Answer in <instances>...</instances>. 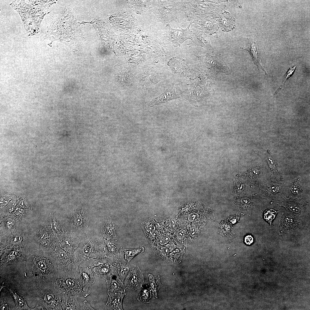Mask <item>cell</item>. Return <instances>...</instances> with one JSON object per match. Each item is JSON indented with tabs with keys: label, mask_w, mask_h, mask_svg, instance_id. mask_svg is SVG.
<instances>
[{
	"label": "cell",
	"mask_w": 310,
	"mask_h": 310,
	"mask_svg": "<svg viewBox=\"0 0 310 310\" xmlns=\"http://www.w3.org/2000/svg\"><path fill=\"white\" fill-rule=\"evenodd\" d=\"M50 1L19 0L10 5L21 17L23 25L29 36L38 33L40 23L46 13L44 11L50 6Z\"/></svg>",
	"instance_id": "cell-1"
},
{
	"label": "cell",
	"mask_w": 310,
	"mask_h": 310,
	"mask_svg": "<svg viewBox=\"0 0 310 310\" xmlns=\"http://www.w3.org/2000/svg\"><path fill=\"white\" fill-rule=\"evenodd\" d=\"M104 243L96 237H88L82 240L74 252L75 257L80 264L89 259L106 257L104 251Z\"/></svg>",
	"instance_id": "cell-2"
},
{
	"label": "cell",
	"mask_w": 310,
	"mask_h": 310,
	"mask_svg": "<svg viewBox=\"0 0 310 310\" xmlns=\"http://www.w3.org/2000/svg\"><path fill=\"white\" fill-rule=\"evenodd\" d=\"M55 286L62 299L81 296L86 297L90 294L89 292L84 291L76 274L74 277H61L57 279L55 281Z\"/></svg>",
	"instance_id": "cell-3"
},
{
	"label": "cell",
	"mask_w": 310,
	"mask_h": 310,
	"mask_svg": "<svg viewBox=\"0 0 310 310\" xmlns=\"http://www.w3.org/2000/svg\"><path fill=\"white\" fill-rule=\"evenodd\" d=\"M67 222L70 232L78 235L86 233L89 220L85 205H80L71 213L67 218Z\"/></svg>",
	"instance_id": "cell-4"
},
{
	"label": "cell",
	"mask_w": 310,
	"mask_h": 310,
	"mask_svg": "<svg viewBox=\"0 0 310 310\" xmlns=\"http://www.w3.org/2000/svg\"><path fill=\"white\" fill-rule=\"evenodd\" d=\"M195 56L203 65L214 73L222 72L228 74L229 68L223 60L221 54L213 56L207 53L205 55Z\"/></svg>",
	"instance_id": "cell-5"
},
{
	"label": "cell",
	"mask_w": 310,
	"mask_h": 310,
	"mask_svg": "<svg viewBox=\"0 0 310 310\" xmlns=\"http://www.w3.org/2000/svg\"><path fill=\"white\" fill-rule=\"evenodd\" d=\"M53 265L49 259L40 256L32 258L30 269L33 276L41 278L48 276L53 272Z\"/></svg>",
	"instance_id": "cell-6"
},
{
	"label": "cell",
	"mask_w": 310,
	"mask_h": 310,
	"mask_svg": "<svg viewBox=\"0 0 310 310\" xmlns=\"http://www.w3.org/2000/svg\"><path fill=\"white\" fill-rule=\"evenodd\" d=\"M190 24L185 29L179 26L178 29L172 28L168 24L165 26L166 38L175 47H179L184 42L188 39H191L192 33L190 28Z\"/></svg>",
	"instance_id": "cell-7"
},
{
	"label": "cell",
	"mask_w": 310,
	"mask_h": 310,
	"mask_svg": "<svg viewBox=\"0 0 310 310\" xmlns=\"http://www.w3.org/2000/svg\"><path fill=\"white\" fill-rule=\"evenodd\" d=\"M271 203L284 207L288 212L299 218L302 216L308 204L306 202L301 199L285 197L279 201L273 200Z\"/></svg>",
	"instance_id": "cell-8"
},
{
	"label": "cell",
	"mask_w": 310,
	"mask_h": 310,
	"mask_svg": "<svg viewBox=\"0 0 310 310\" xmlns=\"http://www.w3.org/2000/svg\"><path fill=\"white\" fill-rule=\"evenodd\" d=\"M192 30L191 42L187 45L189 47L199 46L203 47L209 53H212L214 49L209 40L210 34L197 26L195 25Z\"/></svg>",
	"instance_id": "cell-9"
},
{
	"label": "cell",
	"mask_w": 310,
	"mask_h": 310,
	"mask_svg": "<svg viewBox=\"0 0 310 310\" xmlns=\"http://www.w3.org/2000/svg\"><path fill=\"white\" fill-rule=\"evenodd\" d=\"M299 218L288 212H283L280 217L278 226L279 234L282 235L297 230L300 225Z\"/></svg>",
	"instance_id": "cell-10"
},
{
	"label": "cell",
	"mask_w": 310,
	"mask_h": 310,
	"mask_svg": "<svg viewBox=\"0 0 310 310\" xmlns=\"http://www.w3.org/2000/svg\"><path fill=\"white\" fill-rule=\"evenodd\" d=\"M259 187V195L263 198L268 199L274 197H286L287 187L283 183H268L261 185Z\"/></svg>",
	"instance_id": "cell-11"
},
{
	"label": "cell",
	"mask_w": 310,
	"mask_h": 310,
	"mask_svg": "<svg viewBox=\"0 0 310 310\" xmlns=\"http://www.w3.org/2000/svg\"><path fill=\"white\" fill-rule=\"evenodd\" d=\"M144 282L142 273L138 267L130 271L126 276L124 281L126 288L136 290L142 287Z\"/></svg>",
	"instance_id": "cell-12"
},
{
	"label": "cell",
	"mask_w": 310,
	"mask_h": 310,
	"mask_svg": "<svg viewBox=\"0 0 310 310\" xmlns=\"http://www.w3.org/2000/svg\"><path fill=\"white\" fill-rule=\"evenodd\" d=\"M76 274L84 291L89 292V288L95 282L91 269L86 267H80Z\"/></svg>",
	"instance_id": "cell-13"
},
{
	"label": "cell",
	"mask_w": 310,
	"mask_h": 310,
	"mask_svg": "<svg viewBox=\"0 0 310 310\" xmlns=\"http://www.w3.org/2000/svg\"><path fill=\"white\" fill-rule=\"evenodd\" d=\"M286 186L288 190L290 197L301 199L303 195V190L300 176H298L289 181Z\"/></svg>",
	"instance_id": "cell-14"
},
{
	"label": "cell",
	"mask_w": 310,
	"mask_h": 310,
	"mask_svg": "<svg viewBox=\"0 0 310 310\" xmlns=\"http://www.w3.org/2000/svg\"><path fill=\"white\" fill-rule=\"evenodd\" d=\"M179 98L176 88L171 87L167 89L160 95L153 98L149 102V105L150 107H152Z\"/></svg>",
	"instance_id": "cell-15"
},
{
	"label": "cell",
	"mask_w": 310,
	"mask_h": 310,
	"mask_svg": "<svg viewBox=\"0 0 310 310\" xmlns=\"http://www.w3.org/2000/svg\"><path fill=\"white\" fill-rule=\"evenodd\" d=\"M248 42L245 46H242L240 49L247 51L251 56L253 63L257 67L258 70L261 69L267 74L266 71L260 64L259 58L256 42L251 38H247Z\"/></svg>",
	"instance_id": "cell-16"
},
{
	"label": "cell",
	"mask_w": 310,
	"mask_h": 310,
	"mask_svg": "<svg viewBox=\"0 0 310 310\" xmlns=\"http://www.w3.org/2000/svg\"><path fill=\"white\" fill-rule=\"evenodd\" d=\"M108 294L111 296L117 293H123L125 291V288L121 280L117 277H114L113 274L106 280Z\"/></svg>",
	"instance_id": "cell-17"
},
{
	"label": "cell",
	"mask_w": 310,
	"mask_h": 310,
	"mask_svg": "<svg viewBox=\"0 0 310 310\" xmlns=\"http://www.w3.org/2000/svg\"><path fill=\"white\" fill-rule=\"evenodd\" d=\"M267 162L272 180L275 183H283V178L282 172L277 163L271 157L268 159Z\"/></svg>",
	"instance_id": "cell-18"
},
{
	"label": "cell",
	"mask_w": 310,
	"mask_h": 310,
	"mask_svg": "<svg viewBox=\"0 0 310 310\" xmlns=\"http://www.w3.org/2000/svg\"><path fill=\"white\" fill-rule=\"evenodd\" d=\"M117 226L109 217H107L101 231L103 237L107 240L116 241L117 239L115 231Z\"/></svg>",
	"instance_id": "cell-19"
},
{
	"label": "cell",
	"mask_w": 310,
	"mask_h": 310,
	"mask_svg": "<svg viewBox=\"0 0 310 310\" xmlns=\"http://www.w3.org/2000/svg\"><path fill=\"white\" fill-rule=\"evenodd\" d=\"M125 294V293H117L111 296H109L106 305L114 310H123L122 301Z\"/></svg>",
	"instance_id": "cell-20"
},
{
	"label": "cell",
	"mask_w": 310,
	"mask_h": 310,
	"mask_svg": "<svg viewBox=\"0 0 310 310\" xmlns=\"http://www.w3.org/2000/svg\"><path fill=\"white\" fill-rule=\"evenodd\" d=\"M77 297H71L63 299V305L64 309L80 310Z\"/></svg>",
	"instance_id": "cell-21"
},
{
	"label": "cell",
	"mask_w": 310,
	"mask_h": 310,
	"mask_svg": "<svg viewBox=\"0 0 310 310\" xmlns=\"http://www.w3.org/2000/svg\"><path fill=\"white\" fill-rule=\"evenodd\" d=\"M148 285L151 291H152L153 295L157 298L158 292L161 287V284L160 282L159 276H153L152 274H148Z\"/></svg>",
	"instance_id": "cell-22"
},
{
	"label": "cell",
	"mask_w": 310,
	"mask_h": 310,
	"mask_svg": "<svg viewBox=\"0 0 310 310\" xmlns=\"http://www.w3.org/2000/svg\"><path fill=\"white\" fill-rule=\"evenodd\" d=\"M110 265V268L111 274L113 275H115L117 278L123 281L129 271V268L124 265L118 267V268L112 265Z\"/></svg>",
	"instance_id": "cell-23"
},
{
	"label": "cell",
	"mask_w": 310,
	"mask_h": 310,
	"mask_svg": "<svg viewBox=\"0 0 310 310\" xmlns=\"http://www.w3.org/2000/svg\"><path fill=\"white\" fill-rule=\"evenodd\" d=\"M109 264L94 268L93 270L96 275L102 277L106 280L108 279L112 274L111 272Z\"/></svg>",
	"instance_id": "cell-24"
},
{
	"label": "cell",
	"mask_w": 310,
	"mask_h": 310,
	"mask_svg": "<svg viewBox=\"0 0 310 310\" xmlns=\"http://www.w3.org/2000/svg\"><path fill=\"white\" fill-rule=\"evenodd\" d=\"M232 18L230 15H226V14L222 15L219 19V22L220 26L223 28L225 29L226 30L232 29L230 26L233 28L234 26L233 23H235V20L232 19Z\"/></svg>",
	"instance_id": "cell-25"
},
{
	"label": "cell",
	"mask_w": 310,
	"mask_h": 310,
	"mask_svg": "<svg viewBox=\"0 0 310 310\" xmlns=\"http://www.w3.org/2000/svg\"><path fill=\"white\" fill-rule=\"evenodd\" d=\"M144 250V248L142 247H141L137 249H124V251L125 254V259L129 262L138 253L143 252Z\"/></svg>",
	"instance_id": "cell-26"
},
{
	"label": "cell",
	"mask_w": 310,
	"mask_h": 310,
	"mask_svg": "<svg viewBox=\"0 0 310 310\" xmlns=\"http://www.w3.org/2000/svg\"><path fill=\"white\" fill-rule=\"evenodd\" d=\"M151 294L150 291L145 287H143L142 290L137 298L138 301L145 303L149 302Z\"/></svg>",
	"instance_id": "cell-27"
},
{
	"label": "cell",
	"mask_w": 310,
	"mask_h": 310,
	"mask_svg": "<svg viewBox=\"0 0 310 310\" xmlns=\"http://www.w3.org/2000/svg\"><path fill=\"white\" fill-rule=\"evenodd\" d=\"M278 211L272 209L266 210L264 213V218L266 221L271 225L272 221L274 219Z\"/></svg>",
	"instance_id": "cell-28"
},
{
	"label": "cell",
	"mask_w": 310,
	"mask_h": 310,
	"mask_svg": "<svg viewBox=\"0 0 310 310\" xmlns=\"http://www.w3.org/2000/svg\"><path fill=\"white\" fill-rule=\"evenodd\" d=\"M297 67V65L294 66L293 67H290V68L288 70L287 72L285 74L283 77L282 82V84L278 88V89L276 92L274 94V95H275L280 90L281 88L283 85L284 83L286 82L287 80L293 73L294 72L296 69Z\"/></svg>",
	"instance_id": "cell-29"
},
{
	"label": "cell",
	"mask_w": 310,
	"mask_h": 310,
	"mask_svg": "<svg viewBox=\"0 0 310 310\" xmlns=\"http://www.w3.org/2000/svg\"><path fill=\"white\" fill-rule=\"evenodd\" d=\"M259 173V169L258 168H254L251 169L249 171V174L251 178H253L257 177Z\"/></svg>",
	"instance_id": "cell-30"
},
{
	"label": "cell",
	"mask_w": 310,
	"mask_h": 310,
	"mask_svg": "<svg viewBox=\"0 0 310 310\" xmlns=\"http://www.w3.org/2000/svg\"><path fill=\"white\" fill-rule=\"evenodd\" d=\"M254 238L251 235H246L244 238V242L245 244L248 245H249L252 244L254 242Z\"/></svg>",
	"instance_id": "cell-31"
},
{
	"label": "cell",
	"mask_w": 310,
	"mask_h": 310,
	"mask_svg": "<svg viewBox=\"0 0 310 310\" xmlns=\"http://www.w3.org/2000/svg\"><path fill=\"white\" fill-rule=\"evenodd\" d=\"M81 309L93 310L94 309L90 306L89 303L87 301H85L84 302L82 307H81Z\"/></svg>",
	"instance_id": "cell-32"
},
{
	"label": "cell",
	"mask_w": 310,
	"mask_h": 310,
	"mask_svg": "<svg viewBox=\"0 0 310 310\" xmlns=\"http://www.w3.org/2000/svg\"><path fill=\"white\" fill-rule=\"evenodd\" d=\"M20 239V237H17L13 239H12V241L13 243V242H14V243H16V242H18L21 240Z\"/></svg>",
	"instance_id": "cell-33"
}]
</instances>
